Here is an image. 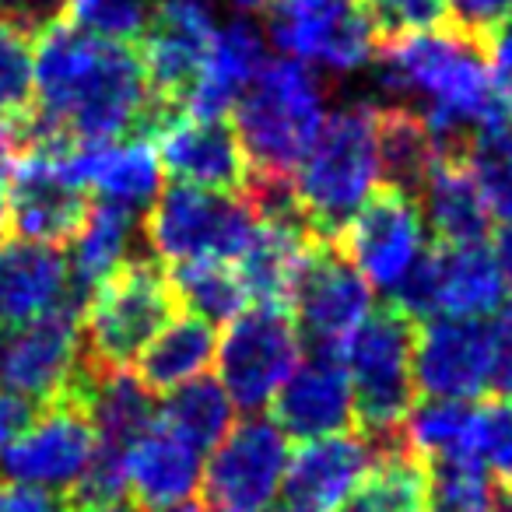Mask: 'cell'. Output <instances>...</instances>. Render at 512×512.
<instances>
[{
  "mask_svg": "<svg viewBox=\"0 0 512 512\" xmlns=\"http://www.w3.org/2000/svg\"><path fill=\"white\" fill-rule=\"evenodd\" d=\"M148 102L141 53L134 43L53 22L36 39V95L32 113L15 123L18 155L43 151L64 158L74 144L134 137Z\"/></svg>",
  "mask_w": 512,
  "mask_h": 512,
  "instance_id": "6da1fadb",
  "label": "cell"
},
{
  "mask_svg": "<svg viewBox=\"0 0 512 512\" xmlns=\"http://www.w3.org/2000/svg\"><path fill=\"white\" fill-rule=\"evenodd\" d=\"M376 88L425 120L439 162H467L474 137L505 109L491 92L484 43L460 32H421L376 50Z\"/></svg>",
  "mask_w": 512,
  "mask_h": 512,
  "instance_id": "7a4b0ae2",
  "label": "cell"
},
{
  "mask_svg": "<svg viewBox=\"0 0 512 512\" xmlns=\"http://www.w3.org/2000/svg\"><path fill=\"white\" fill-rule=\"evenodd\" d=\"M323 120V85L299 60H267L232 109V127L249 158V179H292Z\"/></svg>",
  "mask_w": 512,
  "mask_h": 512,
  "instance_id": "3957f363",
  "label": "cell"
},
{
  "mask_svg": "<svg viewBox=\"0 0 512 512\" xmlns=\"http://www.w3.org/2000/svg\"><path fill=\"white\" fill-rule=\"evenodd\" d=\"M292 186L316 239H341L358 207L379 186L376 102H351L330 113L295 169Z\"/></svg>",
  "mask_w": 512,
  "mask_h": 512,
  "instance_id": "277c9868",
  "label": "cell"
},
{
  "mask_svg": "<svg viewBox=\"0 0 512 512\" xmlns=\"http://www.w3.org/2000/svg\"><path fill=\"white\" fill-rule=\"evenodd\" d=\"M179 316L169 267L155 256H130L92 292L81 316V369L120 372Z\"/></svg>",
  "mask_w": 512,
  "mask_h": 512,
  "instance_id": "5b68a950",
  "label": "cell"
},
{
  "mask_svg": "<svg viewBox=\"0 0 512 512\" xmlns=\"http://www.w3.org/2000/svg\"><path fill=\"white\" fill-rule=\"evenodd\" d=\"M414 337V320L386 302L337 351L351 379L355 425L369 442L397 439L414 411Z\"/></svg>",
  "mask_w": 512,
  "mask_h": 512,
  "instance_id": "8992f818",
  "label": "cell"
},
{
  "mask_svg": "<svg viewBox=\"0 0 512 512\" xmlns=\"http://www.w3.org/2000/svg\"><path fill=\"white\" fill-rule=\"evenodd\" d=\"M256 225L260 214L246 197L169 183L148 207L144 239L165 267L200 260L235 264L253 242Z\"/></svg>",
  "mask_w": 512,
  "mask_h": 512,
  "instance_id": "52a82bcc",
  "label": "cell"
},
{
  "mask_svg": "<svg viewBox=\"0 0 512 512\" xmlns=\"http://www.w3.org/2000/svg\"><path fill=\"white\" fill-rule=\"evenodd\" d=\"M505 281L484 242L477 246H435L425 249L418 264L390 292V306L407 320L428 323L449 320H488L505 306Z\"/></svg>",
  "mask_w": 512,
  "mask_h": 512,
  "instance_id": "ba28073f",
  "label": "cell"
},
{
  "mask_svg": "<svg viewBox=\"0 0 512 512\" xmlns=\"http://www.w3.org/2000/svg\"><path fill=\"white\" fill-rule=\"evenodd\" d=\"M302 351L299 327L288 306L242 309L225 327L214 351L218 383L235 411L260 414L295 372Z\"/></svg>",
  "mask_w": 512,
  "mask_h": 512,
  "instance_id": "9c48e42d",
  "label": "cell"
},
{
  "mask_svg": "<svg viewBox=\"0 0 512 512\" xmlns=\"http://www.w3.org/2000/svg\"><path fill=\"white\" fill-rule=\"evenodd\" d=\"M292 463L285 432L267 414H246L211 449L200 477L204 512H271Z\"/></svg>",
  "mask_w": 512,
  "mask_h": 512,
  "instance_id": "30bf717a",
  "label": "cell"
},
{
  "mask_svg": "<svg viewBox=\"0 0 512 512\" xmlns=\"http://www.w3.org/2000/svg\"><path fill=\"white\" fill-rule=\"evenodd\" d=\"M92 211V193L71 176L60 155L22 151L15 155L4 193V235L0 239L67 246L78 239Z\"/></svg>",
  "mask_w": 512,
  "mask_h": 512,
  "instance_id": "8fae6325",
  "label": "cell"
},
{
  "mask_svg": "<svg viewBox=\"0 0 512 512\" xmlns=\"http://www.w3.org/2000/svg\"><path fill=\"white\" fill-rule=\"evenodd\" d=\"M267 36L288 60L330 74L362 71L379 50L362 0H278Z\"/></svg>",
  "mask_w": 512,
  "mask_h": 512,
  "instance_id": "7c38bea8",
  "label": "cell"
},
{
  "mask_svg": "<svg viewBox=\"0 0 512 512\" xmlns=\"http://www.w3.org/2000/svg\"><path fill=\"white\" fill-rule=\"evenodd\" d=\"M95 446H99V435L88 418V407L78 386H71L64 397L39 407L32 425L8 449H0V481L67 491L85 474Z\"/></svg>",
  "mask_w": 512,
  "mask_h": 512,
  "instance_id": "4fadbf2b",
  "label": "cell"
},
{
  "mask_svg": "<svg viewBox=\"0 0 512 512\" xmlns=\"http://www.w3.org/2000/svg\"><path fill=\"white\" fill-rule=\"evenodd\" d=\"M81 316L85 309L64 299L39 320L0 327V386L36 407L64 397L81 369Z\"/></svg>",
  "mask_w": 512,
  "mask_h": 512,
  "instance_id": "5bb4252c",
  "label": "cell"
},
{
  "mask_svg": "<svg viewBox=\"0 0 512 512\" xmlns=\"http://www.w3.org/2000/svg\"><path fill=\"white\" fill-rule=\"evenodd\" d=\"M372 285L341 253L337 242H316L292 285V320L313 351H341V344L372 313Z\"/></svg>",
  "mask_w": 512,
  "mask_h": 512,
  "instance_id": "9a60e30c",
  "label": "cell"
},
{
  "mask_svg": "<svg viewBox=\"0 0 512 512\" xmlns=\"http://www.w3.org/2000/svg\"><path fill=\"white\" fill-rule=\"evenodd\" d=\"M425 235L428 228L418 200L390 186H376L348 221L337 246L372 288L390 295L425 256Z\"/></svg>",
  "mask_w": 512,
  "mask_h": 512,
  "instance_id": "2e32d148",
  "label": "cell"
},
{
  "mask_svg": "<svg viewBox=\"0 0 512 512\" xmlns=\"http://www.w3.org/2000/svg\"><path fill=\"white\" fill-rule=\"evenodd\" d=\"M211 39L214 18L207 0H155L137 36L148 92L186 109V99L204 71Z\"/></svg>",
  "mask_w": 512,
  "mask_h": 512,
  "instance_id": "e0dca14e",
  "label": "cell"
},
{
  "mask_svg": "<svg viewBox=\"0 0 512 512\" xmlns=\"http://www.w3.org/2000/svg\"><path fill=\"white\" fill-rule=\"evenodd\" d=\"M495 341L484 320L421 323L414 337V390L425 400H463L474 404L491 390Z\"/></svg>",
  "mask_w": 512,
  "mask_h": 512,
  "instance_id": "ac0fdd59",
  "label": "cell"
},
{
  "mask_svg": "<svg viewBox=\"0 0 512 512\" xmlns=\"http://www.w3.org/2000/svg\"><path fill=\"white\" fill-rule=\"evenodd\" d=\"M271 421L285 432L288 442H316L344 435L355 425L351 379L337 351H313L295 365L271 400Z\"/></svg>",
  "mask_w": 512,
  "mask_h": 512,
  "instance_id": "d6986e66",
  "label": "cell"
},
{
  "mask_svg": "<svg viewBox=\"0 0 512 512\" xmlns=\"http://www.w3.org/2000/svg\"><path fill=\"white\" fill-rule=\"evenodd\" d=\"M155 155L165 176L179 186L235 197H242L249 186V158L232 120H197L183 113L155 141Z\"/></svg>",
  "mask_w": 512,
  "mask_h": 512,
  "instance_id": "ffe728a7",
  "label": "cell"
},
{
  "mask_svg": "<svg viewBox=\"0 0 512 512\" xmlns=\"http://www.w3.org/2000/svg\"><path fill=\"white\" fill-rule=\"evenodd\" d=\"M204 477V453L155 421L127 449V498L141 512H169L190 502Z\"/></svg>",
  "mask_w": 512,
  "mask_h": 512,
  "instance_id": "44dd1931",
  "label": "cell"
},
{
  "mask_svg": "<svg viewBox=\"0 0 512 512\" xmlns=\"http://www.w3.org/2000/svg\"><path fill=\"white\" fill-rule=\"evenodd\" d=\"M64 165L81 186L99 190L102 200L134 214L151 207L162 193V165L151 141L127 137V141L74 144L64 155Z\"/></svg>",
  "mask_w": 512,
  "mask_h": 512,
  "instance_id": "7402d4cb",
  "label": "cell"
},
{
  "mask_svg": "<svg viewBox=\"0 0 512 512\" xmlns=\"http://www.w3.org/2000/svg\"><path fill=\"white\" fill-rule=\"evenodd\" d=\"M267 46L264 32L246 18H235L225 29H214L204 71L186 99V116L197 120H228L253 78L264 71Z\"/></svg>",
  "mask_w": 512,
  "mask_h": 512,
  "instance_id": "603a6c76",
  "label": "cell"
},
{
  "mask_svg": "<svg viewBox=\"0 0 512 512\" xmlns=\"http://www.w3.org/2000/svg\"><path fill=\"white\" fill-rule=\"evenodd\" d=\"M376 463L365 435H330V439L302 442L299 453H292L285 477L288 502L309 505V509H337L348 498V491L369 474Z\"/></svg>",
  "mask_w": 512,
  "mask_h": 512,
  "instance_id": "cb8c5ba5",
  "label": "cell"
},
{
  "mask_svg": "<svg viewBox=\"0 0 512 512\" xmlns=\"http://www.w3.org/2000/svg\"><path fill=\"white\" fill-rule=\"evenodd\" d=\"M67 260L60 249L0 239V327H22L67 299Z\"/></svg>",
  "mask_w": 512,
  "mask_h": 512,
  "instance_id": "d4e9b609",
  "label": "cell"
},
{
  "mask_svg": "<svg viewBox=\"0 0 512 512\" xmlns=\"http://www.w3.org/2000/svg\"><path fill=\"white\" fill-rule=\"evenodd\" d=\"M435 246H477L491 232V211L467 162H439L418 193Z\"/></svg>",
  "mask_w": 512,
  "mask_h": 512,
  "instance_id": "484cf974",
  "label": "cell"
},
{
  "mask_svg": "<svg viewBox=\"0 0 512 512\" xmlns=\"http://www.w3.org/2000/svg\"><path fill=\"white\" fill-rule=\"evenodd\" d=\"M74 386H78L81 400H85L99 442H109L116 449H130L141 435H148L155 428L158 421L155 393L130 369L120 372L78 369Z\"/></svg>",
  "mask_w": 512,
  "mask_h": 512,
  "instance_id": "4316f807",
  "label": "cell"
},
{
  "mask_svg": "<svg viewBox=\"0 0 512 512\" xmlns=\"http://www.w3.org/2000/svg\"><path fill=\"white\" fill-rule=\"evenodd\" d=\"M134 228H137V214L127 211L120 204H109L99 200L88 211L85 228L74 239V256L67 260V299L74 306L85 309L92 292L109 278L113 271H120L130 260V242H134Z\"/></svg>",
  "mask_w": 512,
  "mask_h": 512,
  "instance_id": "83f0119b",
  "label": "cell"
},
{
  "mask_svg": "<svg viewBox=\"0 0 512 512\" xmlns=\"http://www.w3.org/2000/svg\"><path fill=\"white\" fill-rule=\"evenodd\" d=\"M218 351V334L207 320L190 313H179L148 348L137 358L134 376L148 386L151 393H172L179 386L204 376V369L214 362Z\"/></svg>",
  "mask_w": 512,
  "mask_h": 512,
  "instance_id": "f1b7e54d",
  "label": "cell"
},
{
  "mask_svg": "<svg viewBox=\"0 0 512 512\" xmlns=\"http://www.w3.org/2000/svg\"><path fill=\"white\" fill-rule=\"evenodd\" d=\"M376 155L383 186L414 200L439 165V151L425 120L407 106H376Z\"/></svg>",
  "mask_w": 512,
  "mask_h": 512,
  "instance_id": "f546056e",
  "label": "cell"
},
{
  "mask_svg": "<svg viewBox=\"0 0 512 512\" xmlns=\"http://www.w3.org/2000/svg\"><path fill=\"white\" fill-rule=\"evenodd\" d=\"M337 512H428V470L407 449V439L376 449V463Z\"/></svg>",
  "mask_w": 512,
  "mask_h": 512,
  "instance_id": "4dcf8cb0",
  "label": "cell"
},
{
  "mask_svg": "<svg viewBox=\"0 0 512 512\" xmlns=\"http://www.w3.org/2000/svg\"><path fill=\"white\" fill-rule=\"evenodd\" d=\"M404 439L421 463L477 456V407L463 400H421L407 414Z\"/></svg>",
  "mask_w": 512,
  "mask_h": 512,
  "instance_id": "1f68e13d",
  "label": "cell"
},
{
  "mask_svg": "<svg viewBox=\"0 0 512 512\" xmlns=\"http://www.w3.org/2000/svg\"><path fill=\"white\" fill-rule=\"evenodd\" d=\"M158 421L179 439L190 442L197 453L214 449L235 425V407L218 379H193L169 393L165 404H158Z\"/></svg>",
  "mask_w": 512,
  "mask_h": 512,
  "instance_id": "d6a6232c",
  "label": "cell"
},
{
  "mask_svg": "<svg viewBox=\"0 0 512 512\" xmlns=\"http://www.w3.org/2000/svg\"><path fill=\"white\" fill-rule=\"evenodd\" d=\"M172 288H176L179 309L190 316H200L214 323H232L246 306V288H242L235 264H218V260H200V264H176L169 271Z\"/></svg>",
  "mask_w": 512,
  "mask_h": 512,
  "instance_id": "836d02e7",
  "label": "cell"
},
{
  "mask_svg": "<svg viewBox=\"0 0 512 512\" xmlns=\"http://www.w3.org/2000/svg\"><path fill=\"white\" fill-rule=\"evenodd\" d=\"M467 165L488 200L491 218L512 225V116L488 123L467 151Z\"/></svg>",
  "mask_w": 512,
  "mask_h": 512,
  "instance_id": "e575fe53",
  "label": "cell"
},
{
  "mask_svg": "<svg viewBox=\"0 0 512 512\" xmlns=\"http://www.w3.org/2000/svg\"><path fill=\"white\" fill-rule=\"evenodd\" d=\"M428 512H491L495 484L477 456L425 463Z\"/></svg>",
  "mask_w": 512,
  "mask_h": 512,
  "instance_id": "d590c367",
  "label": "cell"
},
{
  "mask_svg": "<svg viewBox=\"0 0 512 512\" xmlns=\"http://www.w3.org/2000/svg\"><path fill=\"white\" fill-rule=\"evenodd\" d=\"M36 95V39L0 18V123L15 127L32 113Z\"/></svg>",
  "mask_w": 512,
  "mask_h": 512,
  "instance_id": "8d00e7d4",
  "label": "cell"
},
{
  "mask_svg": "<svg viewBox=\"0 0 512 512\" xmlns=\"http://www.w3.org/2000/svg\"><path fill=\"white\" fill-rule=\"evenodd\" d=\"M362 11L379 46L421 36L446 22V0H362Z\"/></svg>",
  "mask_w": 512,
  "mask_h": 512,
  "instance_id": "74e56055",
  "label": "cell"
},
{
  "mask_svg": "<svg viewBox=\"0 0 512 512\" xmlns=\"http://www.w3.org/2000/svg\"><path fill=\"white\" fill-rule=\"evenodd\" d=\"M151 0H64V22L120 43H134L148 22Z\"/></svg>",
  "mask_w": 512,
  "mask_h": 512,
  "instance_id": "f35d334b",
  "label": "cell"
},
{
  "mask_svg": "<svg viewBox=\"0 0 512 512\" xmlns=\"http://www.w3.org/2000/svg\"><path fill=\"white\" fill-rule=\"evenodd\" d=\"M474 453L498 488H512V397H495L477 407Z\"/></svg>",
  "mask_w": 512,
  "mask_h": 512,
  "instance_id": "ab89813d",
  "label": "cell"
},
{
  "mask_svg": "<svg viewBox=\"0 0 512 512\" xmlns=\"http://www.w3.org/2000/svg\"><path fill=\"white\" fill-rule=\"evenodd\" d=\"M446 18L460 36L484 43L505 18H512V0H446Z\"/></svg>",
  "mask_w": 512,
  "mask_h": 512,
  "instance_id": "60d3db41",
  "label": "cell"
},
{
  "mask_svg": "<svg viewBox=\"0 0 512 512\" xmlns=\"http://www.w3.org/2000/svg\"><path fill=\"white\" fill-rule=\"evenodd\" d=\"M488 71H491V92H495L498 106L512 116V18H505L488 39Z\"/></svg>",
  "mask_w": 512,
  "mask_h": 512,
  "instance_id": "b9f144b4",
  "label": "cell"
},
{
  "mask_svg": "<svg viewBox=\"0 0 512 512\" xmlns=\"http://www.w3.org/2000/svg\"><path fill=\"white\" fill-rule=\"evenodd\" d=\"M491 341H495V372H491V393L512 397V302L498 309L491 323Z\"/></svg>",
  "mask_w": 512,
  "mask_h": 512,
  "instance_id": "7bdbcfd3",
  "label": "cell"
},
{
  "mask_svg": "<svg viewBox=\"0 0 512 512\" xmlns=\"http://www.w3.org/2000/svg\"><path fill=\"white\" fill-rule=\"evenodd\" d=\"M0 512H64V498L25 484H0Z\"/></svg>",
  "mask_w": 512,
  "mask_h": 512,
  "instance_id": "ee69618b",
  "label": "cell"
},
{
  "mask_svg": "<svg viewBox=\"0 0 512 512\" xmlns=\"http://www.w3.org/2000/svg\"><path fill=\"white\" fill-rule=\"evenodd\" d=\"M39 414V407L32 400L18 397V393L0 386V449H8L25 428L32 425V418Z\"/></svg>",
  "mask_w": 512,
  "mask_h": 512,
  "instance_id": "f6af8a7d",
  "label": "cell"
},
{
  "mask_svg": "<svg viewBox=\"0 0 512 512\" xmlns=\"http://www.w3.org/2000/svg\"><path fill=\"white\" fill-rule=\"evenodd\" d=\"M15 137L11 130L0 123V235H4V193H8V176H11V165H15Z\"/></svg>",
  "mask_w": 512,
  "mask_h": 512,
  "instance_id": "bcb514c9",
  "label": "cell"
},
{
  "mask_svg": "<svg viewBox=\"0 0 512 512\" xmlns=\"http://www.w3.org/2000/svg\"><path fill=\"white\" fill-rule=\"evenodd\" d=\"M495 264H498V271H502V281H505V288H512V225H502L495 232Z\"/></svg>",
  "mask_w": 512,
  "mask_h": 512,
  "instance_id": "7dc6e473",
  "label": "cell"
},
{
  "mask_svg": "<svg viewBox=\"0 0 512 512\" xmlns=\"http://www.w3.org/2000/svg\"><path fill=\"white\" fill-rule=\"evenodd\" d=\"M235 11H242V15H264V11H271L278 0H228Z\"/></svg>",
  "mask_w": 512,
  "mask_h": 512,
  "instance_id": "c3c4849f",
  "label": "cell"
},
{
  "mask_svg": "<svg viewBox=\"0 0 512 512\" xmlns=\"http://www.w3.org/2000/svg\"><path fill=\"white\" fill-rule=\"evenodd\" d=\"M64 512H141L130 498H123V502H109V505H85V509H67Z\"/></svg>",
  "mask_w": 512,
  "mask_h": 512,
  "instance_id": "681fc988",
  "label": "cell"
},
{
  "mask_svg": "<svg viewBox=\"0 0 512 512\" xmlns=\"http://www.w3.org/2000/svg\"><path fill=\"white\" fill-rule=\"evenodd\" d=\"M271 512H316V509H309V505H299V502H285V505H278V509H271Z\"/></svg>",
  "mask_w": 512,
  "mask_h": 512,
  "instance_id": "f907efd6",
  "label": "cell"
}]
</instances>
